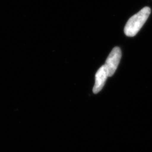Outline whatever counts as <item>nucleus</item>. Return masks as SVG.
I'll return each instance as SVG.
<instances>
[{"instance_id":"3","label":"nucleus","mask_w":152,"mask_h":152,"mask_svg":"<svg viewBox=\"0 0 152 152\" xmlns=\"http://www.w3.org/2000/svg\"><path fill=\"white\" fill-rule=\"evenodd\" d=\"M108 76V73L105 65H102L97 71L95 75V82L93 87V92L97 94L104 87Z\"/></svg>"},{"instance_id":"2","label":"nucleus","mask_w":152,"mask_h":152,"mask_svg":"<svg viewBox=\"0 0 152 152\" xmlns=\"http://www.w3.org/2000/svg\"><path fill=\"white\" fill-rule=\"evenodd\" d=\"M121 56V50L119 47L114 48L109 55L104 64L107 69L109 77L114 75L120 64Z\"/></svg>"},{"instance_id":"1","label":"nucleus","mask_w":152,"mask_h":152,"mask_svg":"<svg viewBox=\"0 0 152 152\" xmlns=\"http://www.w3.org/2000/svg\"><path fill=\"white\" fill-rule=\"evenodd\" d=\"M151 12L149 7H145L129 19L125 25L124 32L128 37H134L140 30Z\"/></svg>"}]
</instances>
